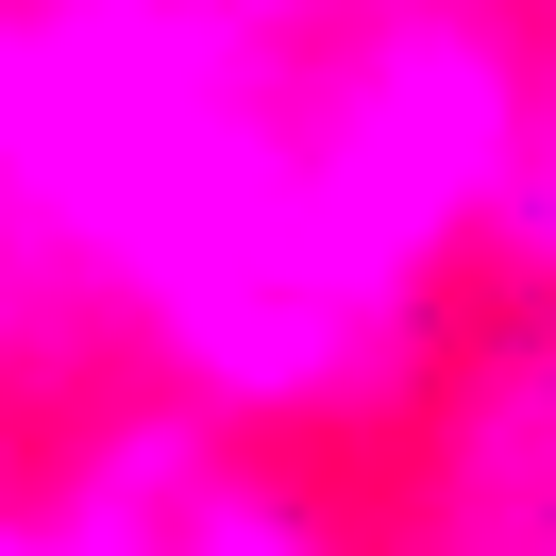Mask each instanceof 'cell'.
I'll return each mask as SVG.
<instances>
[{
    "mask_svg": "<svg viewBox=\"0 0 556 556\" xmlns=\"http://www.w3.org/2000/svg\"><path fill=\"white\" fill-rule=\"evenodd\" d=\"M51 556H338V540L270 472H237L219 439H136V455L85 472V506H68Z\"/></svg>",
    "mask_w": 556,
    "mask_h": 556,
    "instance_id": "6da1fadb",
    "label": "cell"
},
{
    "mask_svg": "<svg viewBox=\"0 0 556 556\" xmlns=\"http://www.w3.org/2000/svg\"><path fill=\"white\" fill-rule=\"evenodd\" d=\"M421 556H556V338L489 354L439 439V522Z\"/></svg>",
    "mask_w": 556,
    "mask_h": 556,
    "instance_id": "7a4b0ae2",
    "label": "cell"
},
{
    "mask_svg": "<svg viewBox=\"0 0 556 556\" xmlns=\"http://www.w3.org/2000/svg\"><path fill=\"white\" fill-rule=\"evenodd\" d=\"M489 203H506V253L556 287V68L522 85V152H506V186H489Z\"/></svg>",
    "mask_w": 556,
    "mask_h": 556,
    "instance_id": "3957f363",
    "label": "cell"
}]
</instances>
